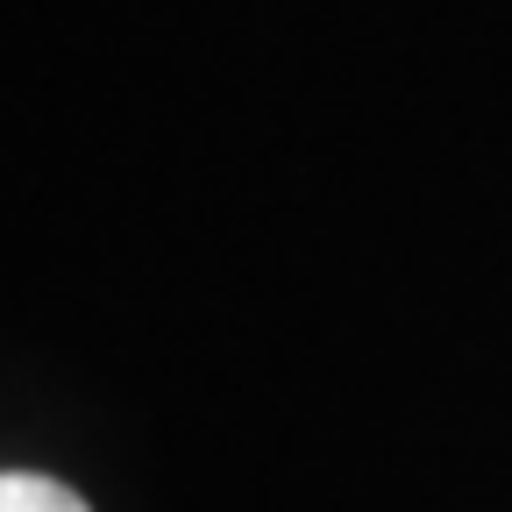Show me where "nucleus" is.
I'll return each instance as SVG.
<instances>
[{
	"label": "nucleus",
	"instance_id": "1",
	"mask_svg": "<svg viewBox=\"0 0 512 512\" xmlns=\"http://www.w3.org/2000/svg\"><path fill=\"white\" fill-rule=\"evenodd\" d=\"M0 512H86V498H79V491H64L57 477H29V470H15V477H0Z\"/></svg>",
	"mask_w": 512,
	"mask_h": 512
}]
</instances>
